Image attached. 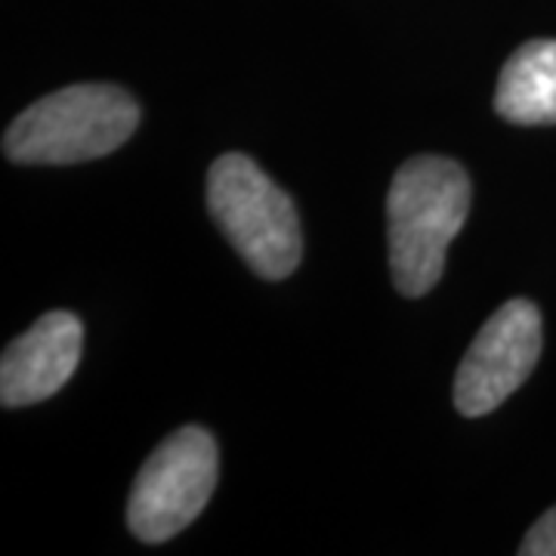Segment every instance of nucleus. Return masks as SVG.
Wrapping results in <instances>:
<instances>
[{
	"label": "nucleus",
	"instance_id": "obj_1",
	"mask_svg": "<svg viewBox=\"0 0 556 556\" xmlns=\"http://www.w3.org/2000/svg\"><path fill=\"white\" fill-rule=\"evenodd\" d=\"M470 211V179L452 159L417 155L399 167L387 199L390 269L399 294L424 298L445 269Z\"/></svg>",
	"mask_w": 556,
	"mask_h": 556
},
{
	"label": "nucleus",
	"instance_id": "obj_2",
	"mask_svg": "<svg viewBox=\"0 0 556 556\" xmlns=\"http://www.w3.org/2000/svg\"><path fill=\"white\" fill-rule=\"evenodd\" d=\"M139 124L137 100L115 84H75L28 105L3 134L16 164H80L115 152Z\"/></svg>",
	"mask_w": 556,
	"mask_h": 556
},
{
	"label": "nucleus",
	"instance_id": "obj_3",
	"mask_svg": "<svg viewBox=\"0 0 556 556\" xmlns=\"http://www.w3.org/2000/svg\"><path fill=\"white\" fill-rule=\"evenodd\" d=\"M207 211L241 260L263 278H288L303 254L294 201L248 155H223L207 174Z\"/></svg>",
	"mask_w": 556,
	"mask_h": 556
},
{
	"label": "nucleus",
	"instance_id": "obj_4",
	"mask_svg": "<svg viewBox=\"0 0 556 556\" xmlns=\"http://www.w3.org/2000/svg\"><path fill=\"white\" fill-rule=\"evenodd\" d=\"M217 442L201 427H182L167 437L142 464L127 526L146 544H161L179 535L204 510L217 485Z\"/></svg>",
	"mask_w": 556,
	"mask_h": 556
},
{
	"label": "nucleus",
	"instance_id": "obj_5",
	"mask_svg": "<svg viewBox=\"0 0 556 556\" xmlns=\"http://www.w3.org/2000/svg\"><path fill=\"white\" fill-rule=\"evenodd\" d=\"M541 356V313L532 300H507L479 328L455 378V408L482 417L514 396Z\"/></svg>",
	"mask_w": 556,
	"mask_h": 556
},
{
	"label": "nucleus",
	"instance_id": "obj_6",
	"mask_svg": "<svg viewBox=\"0 0 556 556\" xmlns=\"http://www.w3.org/2000/svg\"><path fill=\"white\" fill-rule=\"evenodd\" d=\"M84 346V328L72 313L40 316L0 358V402L22 408L60 393L75 375Z\"/></svg>",
	"mask_w": 556,
	"mask_h": 556
},
{
	"label": "nucleus",
	"instance_id": "obj_7",
	"mask_svg": "<svg viewBox=\"0 0 556 556\" xmlns=\"http://www.w3.org/2000/svg\"><path fill=\"white\" fill-rule=\"evenodd\" d=\"M495 112L510 124H556V40H529L504 62Z\"/></svg>",
	"mask_w": 556,
	"mask_h": 556
},
{
	"label": "nucleus",
	"instance_id": "obj_8",
	"mask_svg": "<svg viewBox=\"0 0 556 556\" xmlns=\"http://www.w3.org/2000/svg\"><path fill=\"white\" fill-rule=\"evenodd\" d=\"M519 554L556 556V507L554 510H547V514L529 529V535L522 538V544H519Z\"/></svg>",
	"mask_w": 556,
	"mask_h": 556
}]
</instances>
